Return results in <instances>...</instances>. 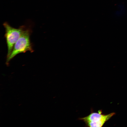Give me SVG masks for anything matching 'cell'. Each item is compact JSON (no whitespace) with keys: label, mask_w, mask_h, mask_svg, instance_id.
Returning a JSON list of instances; mask_svg holds the SVG:
<instances>
[{"label":"cell","mask_w":127,"mask_h":127,"mask_svg":"<svg viewBox=\"0 0 127 127\" xmlns=\"http://www.w3.org/2000/svg\"><path fill=\"white\" fill-rule=\"evenodd\" d=\"M30 31L25 29L14 45L12 52L7 58L6 63L8 64L9 61L15 56L20 53L29 51H33L30 40Z\"/></svg>","instance_id":"6da1fadb"},{"label":"cell","mask_w":127,"mask_h":127,"mask_svg":"<svg viewBox=\"0 0 127 127\" xmlns=\"http://www.w3.org/2000/svg\"><path fill=\"white\" fill-rule=\"evenodd\" d=\"M3 25L5 30V36L8 48L7 58L10 55L15 44L25 29V28L24 26H22L18 28H14L6 22L4 23Z\"/></svg>","instance_id":"7a4b0ae2"},{"label":"cell","mask_w":127,"mask_h":127,"mask_svg":"<svg viewBox=\"0 0 127 127\" xmlns=\"http://www.w3.org/2000/svg\"><path fill=\"white\" fill-rule=\"evenodd\" d=\"M115 114L113 112L103 115L101 114V111H99L98 113L91 112L87 116L79 119L84 122L87 127H100Z\"/></svg>","instance_id":"3957f363"}]
</instances>
